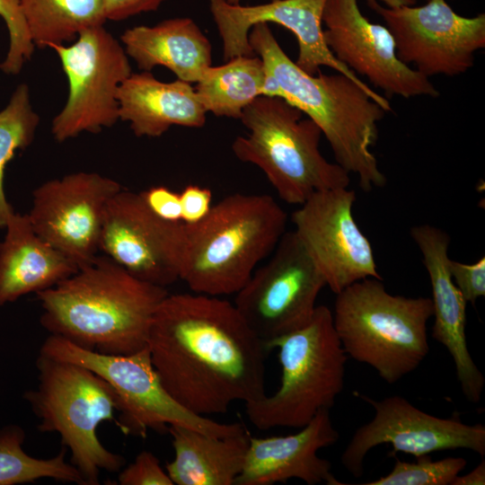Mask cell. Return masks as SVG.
I'll list each match as a JSON object with an SVG mask.
<instances>
[{
  "label": "cell",
  "instance_id": "16",
  "mask_svg": "<svg viewBox=\"0 0 485 485\" xmlns=\"http://www.w3.org/2000/svg\"><path fill=\"white\" fill-rule=\"evenodd\" d=\"M375 410V416L354 433L341 455L344 468L355 478L364 473L370 449L390 444L392 455L401 452L416 458L437 451L464 448L485 454V427L468 425L459 417L448 419L428 414L399 395L381 401L360 395Z\"/></svg>",
  "mask_w": 485,
  "mask_h": 485
},
{
  "label": "cell",
  "instance_id": "3",
  "mask_svg": "<svg viewBox=\"0 0 485 485\" xmlns=\"http://www.w3.org/2000/svg\"><path fill=\"white\" fill-rule=\"evenodd\" d=\"M254 54L278 88V97L316 123L336 163L357 177L365 192L382 188L386 177L370 148L378 138V123L391 111L379 100L341 73L309 75L284 52L268 23L254 25L248 35Z\"/></svg>",
  "mask_w": 485,
  "mask_h": 485
},
{
  "label": "cell",
  "instance_id": "31",
  "mask_svg": "<svg viewBox=\"0 0 485 485\" xmlns=\"http://www.w3.org/2000/svg\"><path fill=\"white\" fill-rule=\"evenodd\" d=\"M120 485H173L158 458L149 451L140 452L118 476Z\"/></svg>",
  "mask_w": 485,
  "mask_h": 485
},
{
  "label": "cell",
  "instance_id": "18",
  "mask_svg": "<svg viewBox=\"0 0 485 485\" xmlns=\"http://www.w3.org/2000/svg\"><path fill=\"white\" fill-rule=\"evenodd\" d=\"M327 0H272L257 5L209 0L210 12L223 42L225 61L239 56H253L248 35L261 22H274L289 30L298 43L295 65L314 75L321 66H329L350 78L375 98L387 101L365 83L354 71L339 61L323 39L322 13Z\"/></svg>",
  "mask_w": 485,
  "mask_h": 485
},
{
  "label": "cell",
  "instance_id": "24",
  "mask_svg": "<svg viewBox=\"0 0 485 485\" xmlns=\"http://www.w3.org/2000/svg\"><path fill=\"white\" fill-rule=\"evenodd\" d=\"M174 458L165 466L173 485H234L250 444L247 429L229 436H214L172 425Z\"/></svg>",
  "mask_w": 485,
  "mask_h": 485
},
{
  "label": "cell",
  "instance_id": "12",
  "mask_svg": "<svg viewBox=\"0 0 485 485\" xmlns=\"http://www.w3.org/2000/svg\"><path fill=\"white\" fill-rule=\"evenodd\" d=\"M385 22L398 58L429 77L455 76L474 64L476 51L485 48V15L457 14L445 0H429L422 6H370Z\"/></svg>",
  "mask_w": 485,
  "mask_h": 485
},
{
  "label": "cell",
  "instance_id": "27",
  "mask_svg": "<svg viewBox=\"0 0 485 485\" xmlns=\"http://www.w3.org/2000/svg\"><path fill=\"white\" fill-rule=\"evenodd\" d=\"M24 441L25 431L19 425L9 424L0 429V485L31 483L40 479L84 485L77 469L66 462L65 446L55 456L41 459L23 450Z\"/></svg>",
  "mask_w": 485,
  "mask_h": 485
},
{
  "label": "cell",
  "instance_id": "29",
  "mask_svg": "<svg viewBox=\"0 0 485 485\" xmlns=\"http://www.w3.org/2000/svg\"><path fill=\"white\" fill-rule=\"evenodd\" d=\"M392 470L387 475L364 485H451L465 468L463 457H446L432 461L428 454L417 457L416 463L401 462L395 457Z\"/></svg>",
  "mask_w": 485,
  "mask_h": 485
},
{
  "label": "cell",
  "instance_id": "1",
  "mask_svg": "<svg viewBox=\"0 0 485 485\" xmlns=\"http://www.w3.org/2000/svg\"><path fill=\"white\" fill-rule=\"evenodd\" d=\"M147 348L163 387L195 414L225 413L235 401L266 395L267 349L234 303L219 296L168 294L154 313Z\"/></svg>",
  "mask_w": 485,
  "mask_h": 485
},
{
  "label": "cell",
  "instance_id": "9",
  "mask_svg": "<svg viewBox=\"0 0 485 485\" xmlns=\"http://www.w3.org/2000/svg\"><path fill=\"white\" fill-rule=\"evenodd\" d=\"M40 353L83 366L105 380L116 394L120 414L119 426L125 434L145 437L149 429L165 432L172 425L220 437L246 430L242 423H219L177 402L163 387L147 346L129 355H109L80 348L50 334Z\"/></svg>",
  "mask_w": 485,
  "mask_h": 485
},
{
  "label": "cell",
  "instance_id": "39",
  "mask_svg": "<svg viewBox=\"0 0 485 485\" xmlns=\"http://www.w3.org/2000/svg\"><path fill=\"white\" fill-rule=\"evenodd\" d=\"M427 1H429V0H427Z\"/></svg>",
  "mask_w": 485,
  "mask_h": 485
},
{
  "label": "cell",
  "instance_id": "11",
  "mask_svg": "<svg viewBox=\"0 0 485 485\" xmlns=\"http://www.w3.org/2000/svg\"><path fill=\"white\" fill-rule=\"evenodd\" d=\"M48 48L57 54L68 81L66 105L52 120L54 138L64 142L112 127L119 119V86L132 74L125 48L103 25L81 31L70 46Z\"/></svg>",
  "mask_w": 485,
  "mask_h": 485
},
{
  "label": "cell",
  "instance_id": "15",
  "mask_svg": "<svg viewBox=\"0 0 485 485\" xmlns=\"http://www.w3.org/2000/svg\"><path fill=\"white\" fill-rule=\"evenodd\" d=\"M355 200L348 188L322 190L291 215L294 232L335 295L366 278L382 280L371 243L354 218Z\"/></svg>",
  "mask_w": 485,
  "mask_h": 485
},
{
  "label": "cell",
  "instance_id": "26",
  "mask_svg": "<svg viewBox=\"0 0 485 485\" xmlns=\"http://www.w3.org/2000/svg\"><path fill=\"white\" fill-rule=\"evenodd\" d=\"M35 46L70 41L86 29L107 21L101 0H20Z\"/></svg>",
  "mask_w": 485,
  "mask_h": 485
},
{
  "label": "cell",
  "instance_id": "19",
  "mask_svg": "<svg viewBox=\"0 0 485 485\" xmlns=\"http://www.w3.org/2000/svg\"><path fill=\"white\" fill-rule=\"evenodd\" d=\"M410 234L422 256L431 285L433 316L432 337L449 352L465 398L478 403L485 378L474 363L466 341V304L449 271V234L436 226L423 224L412 226Z\"/></svg>",
  "mask_w": 485,
  "mask_h": 485
},
{
  "label": "cell",
  "instance_id": "13",
  "mask_svg": "<svg viewBox=\"0 0 485 485\" xmlns=\"http://www.w3.org/2000/svg\"><path fill=\"white\" fill-rule=\"evenodd\" d=\"M186 224L159 217L140 192L122 189L108 202L99 251L137 278L163 287L181 280Z\"/></svg>",
  "mask_w": 485,
  "mask_h": 485
},
{
  "label": "cell",
  "instance_id": "28",
  "mask_svg": "<svg viewBox=\"0 0 485 485\" xmlns=\"http://www.w3.org/2000/svg\"><path fill=\"white\" fill-rule=\"evenodd\" d=\"M39 123L40 117L31 104L29 88L22 84L0 111V229H4L8 218L14 212L4 191L6 164L17 150H23L31 144Z\"/></svg>",
  "mask_w": 485,
  "mask_h": 485
},
{
  "label": "cell",
  "instance_id": "4",
  "mask_svg": "<svg viewBox=\"0 0 485 485\" xmlns=\"http://www.w3.org/2000/svg\"><path fill=\"white\" fill-rule=\"evenodd\" d=\"M287 214L269 195L234 193L186 224L181 280L193 293L235 295L287 232Z\"/></svg>",
  "mask_w": 485,
  "mask_h": 485
},
{
  "label": "cell",
  "instance_id": "30",
  "mask_svg": "<svg viewBox=\"0 0 485 485\" xmlns=\"http://www.w3.org/2000/svg\"><path fill=\"white\" fill-rule=\"evenodd\" d=\"M0 16L9 33V48L5 58L0 63V70L15 75L20 73L23 64L30 60L35 45L31 38L20 0H0Z\"/></svg>",
  "mask_w": 485,
  "mask_h": 485
},
{
  "label": "cell",
  "instance_id": "21",
  "mask_svg": "<svg viewBox=\"0 0 485 485\" xmlns=\"http://www.w3.org/2000/svg\"><path fill=\"white\" fill-rule=\"evenodd\" d=\"M0 242V306L48 289L79 268L34 231L26 214L13 212Z\"/></svg>",
  "mask_w": 485,
  "mask_h": 485
},
{
  "label": "cell",
  "instance_id": "25",
  "mask_svg": "<svg viewBox=\"0 0 485 485\" xmlns=\"http://www.w3.org/2000/svg\"><path fill=\"white\" fill-rule=\"evenodd\" d=\"M266 71L256 56H239L219 66H209L195 90L207 112L240 119L243 110L263 95Z\"/></svg>",
  "mask_w": 485,
  "mask_h": 485
},
{
  "label": "cell",
  "instance_id": "37",
  "mask_svg": "<svg viewBox=\"0 0 485 485\" xmlns=\"http://www.w3.org/2000/svg\"><path fill=\"white\" fill-rule=\"evenodd\" d=\"M390 8H394L401 5H413L415 0H382ZM369 6H371L376 0H366Z\"/></svg>",
  "mask_w": 485,
  "mask_h": 485
},
{
  "label": "cell",
  "instance_id": "2",
  "mask_svg": "<svg viewBox=\"0 0 485 485\" xmlns=\"http://www.w3.org/2000/svg\"><path fill=\"white\" fill-rule=\"evenodd\" d=\"M166 287L142 281L106 255L36 294L40 324L76 346L129 355L147 346L154 313Z\"/></svg>",
  "mask_w": 485,
  "mask_h": 485
},
{
  "label": "cell",
  "instance_id": "6",
  "mask_svg": "<svg viewBox=\"0 0 485 485\" xmlns=\"http://www.w3.org/2000/svg\"><path fill=\"white\" fill-rule=\"evenodd\" d=\"M304 115L282 98L260 95L240 118L248 134L232 145L239 160L265 173L283 201L298 206L318 191L350 182L347 171L322 154V130Z\"/></svg>",
  "mask_w": 485,
  "mask_h": 485
},
{
  "label": "cell",
  "instance_id": "36",
  "mask_svg": "<svg viewBox=\"0 0 485 485\" xmlns=\"http://www.w3.org/2000/svg\"><path fill=\"white\" fill-rule=\"evenodd\" d=\"M485 462L484 460L472 471L465 475H457L451 485H484Z\"/></svg>",
  "mask_w": 485,
  "mask_h": 485
},
{
  "label": "cell",
  "instance_id": "10",
  "mask_svg": "<svg viewBox=\"0 0 485 485\" xmlns=\"http://www.w3.org/2000/svg\"><path fill=\"white\" fill-rule=\"evenodd\" d=\"M324 287L322 275L293 230L283 234L269 260L235 294L234 304L267 349L312 321Z\"/></svg>",
  "mask_w": 485,
  "mask_h": 485
},
{
  "label": "cell",
  "instance_id": "20",
  "mask_svg": "<svg viewBox=\"0 0 485 485\" xmlns=\"http://www.w3.org/2000/svg\"><path fill=\"white\" fill-rule=\"evenodd\" d=\"M340 439L329 409L320 410L295 434L250 437L244 463L234 485H272L289 479L308 485H343L331 472V463L317 452Z\"/></svg>",
  "mask_w": 485,
  "mask_h": 485
},
{
  "label": "cell",
  "instance_id": "32",
  "mask_svg": "<svg viewBox=\"0 0 485 485\" xmlns=\"http://www.w3.org/2000/svg\"><path fill=\"white\" fill-rule=\"evenodd\" d=\"M449 271L454 285L464 300L474 304L479 297L485 295V257L472 264L449 260Z\"/></svg>",
  "mask_w": 485,
  "mask_h": 485
},
{
  "label": "cell",
  "instance_id": "34",
  "mask_svg": "<svg viewBox=\"0 0 485 485\" xmlns=\"http://www.w3.org/2000/svg\"><path fill=\"white\" fill-rule=\"evenodd\" d=\"M147 207L156 216L170 221H181L180 193L164 186H154L140 192Z\"/></svg>",
  "mask_w": 485,
  "mask_h": 485
},
{
  "label": "cell",
  "instance_id": "8",
  "mask_svg": "<svg viewBox=\"0 0 485 485\" xmlns=\"http://www.w3.org/2000/svg\"><path fill=\"white\" fill-rule=\"evenodd\" d=\"M282 368L281 383L270 396L245 403L251 424L268 430L301 428L322 409H331L344 386L347 356L333 325L331 311L317 305L304 328L272 341Z\"/></svg>",
  "mask_w": 485,
  "mask_h": 485
},
{
  "label": "cell",
  "instance_id": "5",
  "mask_svg": "<svg viewBox=\"0 0 485 485\" xmlns=\"http://www.w3.org/2000/svg\"><path fill=\"white\" fill-rule=\"evenodd\" d=\"M431 316V298L392 295L374 278L337 294L332 313L345 353L373 367L391 384L417 369L427 357Z\"/></svg>",
  "mask_w": 485,
  "mask_h": 485
},
{
  "label": "cell",
  "instance_id": "33",
  "mask_svg": "<svg viewBox=\"0 0 485 485\" xmlns=\"http://www.w3.org/2000/svg\"><path fill=\"white\" fill-rule=\"evenodd\" d=\"M212 192L198 185H188L180 193L181 220L191 225L207 216L211 208Z\"/></svg>",
  "mask_w": 485,
  "mask_h": 485
},
{
  "label": "cell",
  "instance_id": "22",
  "mask_svg": "<svg viewBox=\"0 0 485 485\" xmlns=\"http://www.w3.org/2000/svg\"><path fill=\"white\" fill-rule=\"evenodd\" d=\"M119 119L137 137H156L172 126L201 128L207 113L195 87L176 80L161 82L149 71L131 74L118 92Z\"/></svg>",
  "mask_w": 485,
  "mask_h": 485
},
{
  "label": "cell",
  "instance_id": "23",
  "mask_svg": "<svg viewBox=\"0 0 485 485\" xmlns=\"http://www.w3.org/2000/svg\"><path fill=\"white\" fill-rule=\"evenodd\" d=\"M120 39L127 55L144 71L163 66L179 80L197 84L211 66V44L190 18H172L154 26H136L125 31Z\"/></svg>",
  "mask_w": 485,
  "mask_h": 485
},
{
  "label": "cell",
  "instance_id": "7",
  "mask_svg": "<svg viewBox=\"0 0 485 485\" xmlns=\"http://www.w3.org/2000/svg\"><path fill=\"white\" fill-rule=\"evenodd\" d=\"M38 385L23 398L42 433L59 435L70 463L84 485L100 484L101 471L117 472L125 458L107 449L97 436L99 425L113 419L119 405L111 386L92 370L39 353Z\"/></svg>",
  "mask_w": 485,
  "mask_h": 485
},
{
  "label": "cell",
  "instance_id": "17",
  "mask_svg": "<svg viewBox=\"0 0 485 485\" xmlns=\"http://www.w3.org/2000/svg\"><path fill=\"white\" fill-rule=\"evenodd\" d=\"M323 23V39L333 56L386 95L406 99L439 95L428 77L398 58L389 29L369 22L357 0H327Z\"/></svg>",
  "mask_w": 485,
  "mask_h": 485
},
{
  "label": "cell",
  "instance_id": "38",
  "mask_svg": "<svg viewBox=\"0 0 485 485\" xmlns=\"http://www.w3.org/2000/svg\"><path fill=\"white\" fill-rule=\"evenodd\" d=\"M229 4H240L241 0H226Z\"/></svg>",
  "mask_w": 485,
  "mask_h": 485
},
{
  "label": "cell",
  "instance_id": "14",
  "mask_svg": "<svg viewBox=\"0 0 485 485\" xmlns=\"http://www.w3.org/2000/svg\"><path fill=\"white\" fill-rule=\"evenodd\" d=\"M122 189L97 172L70 173L37 187L27 215L37 234L80 269L97 256L107 204Z\"/></svg>",
  "mask_w": 485,
  "mask_h": 485
},
{
  "label": "cell",
  "instance_id": "35",
  "mask_svg": "<svg viewBox=\"0 0 485 485\" xmlns=\"http://www.w3.org/2000/svg\"><path fill=\"white\" fill-rule=\"evenodd\" d=\"M166 0H101L106 20L122 21L141 13L156 11Z\"/></svg>",
  "mask_w": 485,
  "mask_h": 485
}]
</instances>
